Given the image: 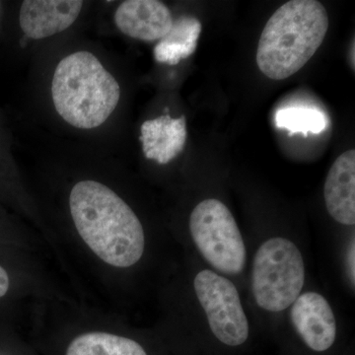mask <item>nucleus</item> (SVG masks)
<instances>
[{
	"mask_svg": "<svg viewBox=\"0 0 355 355\" xmlns=\"http://www.w3.org/2000/svg\"><path fill=\"white\" fill-rule=\"evenodd\" d=\"M51 96L58 114L67 123L92 130L114 113L120 102L121 87L92 53L76 51L58 64Z\"/></svg>",
	"mask_w": 355,
	"mask_h": 355,
	"instance_id": "nucleus-3",
	"label": "nucleus"
},
{
	"mask_svg": "<svg viewBox=\"0 0 355 355\" xmlns=\"http://www.w3.org/2000/svg\"><path fill=\"white\" fill-rule=\"evenodd\" d=\"M330 216L345 225L355 224V150L345 151L334 162L324 189Z\"/></svg>",
	"mask_w": 355,
	"mask_h": 355,
	"instance_id": "nucleus-10",
	"label": "nucleus"
},
{
	"mask_svg": "<svg viewBox=\"0 0 355 355\" xmlns=\"http://www.w3.org/2000/svg\"><path fill=\"white\" fill-rule=\"evenodd\" d=\"M291 317L296 331L311 349L324 352L335 343V315L328 301L316 292L299 295L292 304Z\"/></svg>",
	"mask_w": 355,
	"mask_h": 355,
	"instance_id": "nucleus-7",
	"label": "nucleus"
},
{
	"mask_svg": "<svg viewBox=\"0 0 355 355\" xmlns=\"http://www.w3.org/2000/svg\"><path fill=\"white\" fill-rule=\"evenodd\" d=\"M329 16L316 0H291L279 7L261 32L257 64L272 80H284L304 67L319 50Z\"/></svg>",
	"mask_w": 355,
	"mask_h": 355,
	"instance_id": "nucleus-2",
	"label": "nucleus"
},
{
	"mask_svg": "<svg viewBox=\"0 0 355 355\" xmlns=\"http://www.w3.org/2000/svg\"><path fill=\"white\" fill-rule=\"evenodd\" d=\"M349 270L350 273V277H352V282L354 284L355 280V270H354V243H352V247H350L349 251Z\"/></svg>",
	"mask_w": 355,
	"mask_h": 355,
	"instance_id": "nucleus-16",
	"label": "nucleus"
},
{
	"mask_svg": "<svg viewBox=\"0 0 355 355\" xmlns=\"http://www.w3.org/2000/svg\"><path fill=\"white\" fill-rule=\"evenodd\" d=\"M140 141L147 159L164 165L184 150L187 140L186 118L173 119L169 114L144 121Z\"/></svg>",
	"mask_w": 355,
	"mask_h": 355,
	"instance_id": "nucleus-11",
	"label": "nucleus"
},
{
	"mask_svg": "<svg viewBox=\"0 0 355 355\" xmlns=\"http://www.w3.org/2000/svg\"><path fill=\"white\" fill-rule=\"evenodd\" d=\"M275 125L277 128L288 130L289 135L302 133L314 135L324 132L329 127L326 114L320 110L308 107H286L279 109L275 114Z\"/></svg>",
	"mask_w": 355,
	"mask_h": 355,
	"instance_id": "nucleus-14",
	"label": "nucleus"
},
{
	"mask_svg": "<svg viewBox=\"0 0 355 355\" xmlns=\"http://www.w3.org/2000/svg\"><path fill=\"white\" fill-rule=\"evenodd\" d=\"M302 254L293 242L272 238L254 256L252 288L257 304L270 312H280L293 304L304 286Z\"/></svg>",
	"mask_w": 355,
	"mask_h": 355,
	"instance_id": "nucleus-4",
	"label": "nucleus"
},
{
	"mask_svg": "<svg viewBox=\"0 0 355 355\" xmlns=\"http://www.w3.org/2000/svg\"><path fill=\"white\" fill-rule=\"evenodd\" d=\"M193 286L214 335L230 347L246 342L249 324L234 284L211 270H205L198 273Z\"/></svg>",
	"mask_w": 355,
	"mask_h": 355,
	"instance_id": "nucleus-6",
	"label": "nucleus"
},
{
	"mask_svg": "<svg viewBox=\"0 0 355 355\" xmlns=\"http://www.w3.org/2000/svg\"><path fill=\"white\" fill-rule=\"evenodd\" d=\"M9 286H10V282H9L8 275H7L6 270L0 266V297H3L6 295Z\"/></svg>",
	"mask_w": 355,
	"mask_h": 355,
	"instance_id": "nucleus-15",
	"label": "nucleus"
},
{
	"mask_svg": "<svg viewBox=\"0 0 355 355\" xmlns=\"http://www.w3.org/2000/svg\"><path fill=\"white\" fill-rule=\"evenodd\" d=\"M77 232L91 251L110 266L130 268L144 254L141 222L123 198L92 180L79 182L69 196Z\"/></svg>",
	"mask_w": 355,
	"mask_h": 355,
	"instance_id": "nucleus-1",
	"label": "nucleus"
},
{
	"mask_svg": "<svg viewBox=\"0 0 355 355\" xmlns=\"http://www.w3.org/2000/svg\"><path fill=\"white\" fill-rule=\"evenodd\" d=\"M114 23L123 34L140 41L164 38L174 19L170 9L158 0H127L114 13Z\"/></svg>",
	"mask_w": 355,
	"mask_h": 355,
	"instance_id": "nucleus-8",
	"label": "nucleus"
},
{
	"mask_svg": "<svg viewBox=\"0 0 355 355\" xmlns=\"http://www.w3.org/2000/svg\"><path fill=\"white\" fill-rule=\"evenodd\" d=\"M67 355H147L146 350L130 338L91 331L83 334L70 343Z\"/></svg>",
	"mask_w": 355,
	"mask_h": 355,
	"instance_id": "nucleus-13",
	"label": "nucleus"
},
{
	"mask_svg": "<svg viewBox=\"0 0 355 355\" xmlns=\"http://www.w3.org/2000/svg\"><path fill=\"white\" fill-rule=\"evenodd\" d=\"M83 7L80 0H26L20 9L21 29L29 38H48L73 24Z\"/></svg>",
	"mask_w": 355,
	"mask_h": 355,
	"instance_id": "nucleus-9",
	"label": "nucleus"
},
{
	"mask_svg": "<svg viewBox=\"0 0 355 355\" xmlns=\"http://www.w3.org/2000/svg\"><path fill=\"white\" fill-rule=\"evenodd\" d=\"M200 20L184 15L174 20L170 32L154 48V58L161 64L176 65L197 50L202 33Z\"/></svg>",
	"mask_w": 355,
	"mask_h": 355,
	"instance_id": "nucleus-12",
	"label": "nucleus"
},
{
	"mask_svg": "<svg viewBox=\"0 0 355 355\" xmlns=\"http://www.w3.org/2000/svg\"><path fill=\"white\" fill-rule=\"evenodd\" d=\"M190 230L203 258L214 268L229 275L243 272L246 247L234 217L223 202L210 198L198 203L191 214Z\"/></svg>",
	"mask_w": 355,
	"mask_h": 355,
	"instance_id": "nucleus-5",
	"label": "nucleus"
}]
</instances>
